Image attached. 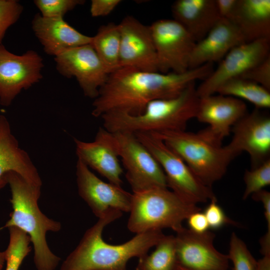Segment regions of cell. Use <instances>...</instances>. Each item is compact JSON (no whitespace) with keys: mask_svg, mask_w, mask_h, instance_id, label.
Segmentation results:
<instances>
[{"mask_svg":"<svg viewBox=\"0 0 270 270\" xmlns=\"http://www.w3.org/2000/svg\"><path fill=\"white\" fill-rule=\"evenodd\" d=\"M155 46L158 72H184L189 62L196 41L174 19H160L150 26Z\"/></svg>","mask_w":270,"mask_h":270,"instance_id":"9","label":"cell"},{"mask_svg":"<svg viewBox=\"0 0 270 270\" xmlns=\"http://www.w3.org/2000/svg\"><path fill=\"white\" fill-rule=\"evenodd\" d=\"M155 246L150 254L138 258L136 270H176L178 264L174 236L164 235Z\"/></svg>","mask_w":270,"mask_h":270,"instance_id":"26","label":"cell"},{"mask_svg":"<svg viewBox=\"0 0 270 270\" xmlns=\"http://www.w3.org/2000/svg\"><path fill=\"white\" fill-rule=\"evenodd\" d=\"M43 66V60L36 52L16 55L0 44V104L10 106L22 90L39 82Z\"/></svg>","mask_w":270,"mask_h":270,"instance_id":"10","label":"cell"},{"mask_svg":"<svg viewBox=\"0 0 270 270\" xmlns=\"http://www.w3.org/2000/svg\"><path fill=\"white\" fill-rule=\"evenodd\" d=\"M22 6L16 0H0V44L7 30L20 18Z\"/></svg>","mask_w":270,"mask_h":270,"instance_id":"31","label":"cell"},{"mask_svg":"<svg viewBox=\"0 0 270 270\" xmlns=\"http://www.w3.org/2000/svg\"><path fill=\"white\" fill-rule=\"evenodd\" d=\"M256 270H270V254L263 256L258 260Z\"/></svg>","mask_w":270,"mask_h":270,"instance_id":"38","label":"cell"},{"mask_svg":"<svg viewBox=\"0 0 270 270\" xmlns=\"http://www.w3.org/2000/svg\"><path fill=\"white\" fill-rule=\"evenodd\" d=\"M110 73L120 68V34L118 24L110 22L100 27L90 44Z\"/></svg>","mask_w":270,"mask_h":270,"instance_id":"24","label":"cell"},{"mask_svg":"<svg viewBox=\"0 0 270 270\" xmlns=\"http://www.w3.org/2000/svg\"><path fill=\"white\" fill-rule=\"evenodd\" d=\"M233 136L227 145L237 156L242 152L248 154L251 168L270 159V117L256 108L246 114L232 127Z\"/></svg>","mask_w":270,"mask_h":270,"instance_id":"15","label":"cell"},{"mask_svg":"<svg viewBox=\"0 0 270 270\" xmlns=\"http://www.w3.org/2000/svg\"><path fill=\"white\" fill-rule=\"evenodd\" d=\"M150 133L160 138L210 188L224 176L236 156L227 145L222 146L201 130L197 133L186 130Z\"/></svg>","mask_w":270,"mask_h":270,"instance_id":"5","label":"cell"},{"mask_svg":"<svg viewBox=\"0 0 270 270\" xmlns=\"http://www.w3.org/2000/svg\"><path fill=\"white\" fill-rule=\"evenodd\" d=\"M229 260L234 265V270H256L257 262L245 243L232 232L230 242Z\"/></svg>","mask_w":270,"mask_h":270,"instance_id":"28","label":"cell"},{"mask_svg":"<svg viewBox=\"0 0 270 270\" xmlns=\"http://www.w3.org/2000/svg\"><path fill=\"white\" fill-rule=\"evenodd\" d=\"M252 199L260 202L264 209V215L267 224V232L260 240L264 245L270 244V192L264 189L253 194Z\"/></svg>","mask_w":270,"mask_h":270,"instance_id":"34","label":"cell"},{"mask_svg":"<svg viewBox=\"0 0 270 270\" xmlns=\"http://www.w3.org/2000/svg\"><path fill=\"white\" fill-rule=\"evenodd\" d=\"M270 39L262 38L240 44L230 50L215 70L196 88L200 98L216 94L224 83L242 76L270 55Z\"/></svg>","mask_w":270,"mask_h":270,"instance_id":"11","label":"cell"},{"mask_svg":"<svg viewBox=\"0 0 270 270\" xmlns=\"http://www.w3.org/2000/svg\"><path fill=\"white\" fill-rule=\"evenodd\" d=\"M244 180L246 188L242 199L246 200L253 194L258 192L270 184V159L258 166L246 170Z\"/></svg>","mask_w":270,"mask_h":270,"instance_id":"29","label":"cell"},{"mask_svg":"<svg viewBox=\"0 0 270 270\" xmlns=\"http://www.w3.org/2000/svg\"><path fill=\"white\" fill-rule=\"evenodd\" d=\"M32 24L36 36L48 55L56 56L68 49L92 42V36L80 32L62 17L46 18L37 14Z\"/></svg>","mask_w":270,"mask_h":270,"instance_id":"21","label":"cell"},{"mask_svg":"<svg viewBox=\"0 0 270 270\" xmlns=\"http://www.w3.org/2000/svg\"><path fill=\"white\" fill-rule=\"evenodd\" d=\"M78 159L95 170L108 182L121 186L122 168L120 163L113 134L100 128L95 138L86 142L74 138Z\"/></svg>","mask_w":270,"mask_h":270,"instance_id":"18","label":"cell"},{"mask_svg":"<svg viewBox=\"0 0 270 270\" xmlns=\"http://www.w3.org/2000/svg\"><path fill=\"white\" fill-rule=\"evenodd\" d=\"M122 212L114 211L89 228L76 248L63 262L60 270H128L127 264L132 258H141L155 246L164 234L162 230L136 234L128 242L111 244L104 241V228L120 218Z\"/></svg>","mask_w":270,"mask_h":270,"instance_id":"2","label":"cell"},{"mask_svg":"<svg viewBox=\"0 0 270 270\" xmlns=\"http://www.w3.org/2000/svg\"><path fill=\"white\" fill-rule=\"evenodd\" d=\"M213 70L212 63L182 73L120 67L109 74L100 89L92 104V114L94 117L110 112L139 114L150 102L178 96L197 80L206 79Z\"/></svg>","mask_w":270,"mask_h":270,"instance_id":"1","label":"cell"},{"mask_svg":"<svg viewBox=\"0 0 270 270\" xmlns=\"http://www.w3.org/2000/svg\"><path fill=\"white\" fill-rule=\"evenodd\" d=\"M162 168L167 186L185 202L196 205L216 198L212 188L205 185L174 152L152 133H136Z\"/></svg>","mask_w":270,"mask_h":270,"instance_id":"7","label":"cell"},{"mask_svg":"<svg viewBox=\"0 0 270 270\" xmlns=\"http://www.w3.org/2000/svg\"><path fill=\"white\" fill-rule=\"evenodd\" d=\"M245 42L244 36L234 24L220 18L203 38L196 42L189 69L220 62L233 48Z\"/></svg>","mask_w":270,"mask_h":270,"instance_id":"19","label":"cell"},{"mask_svg":"<svg viewBox=\"0 0 270 270\" xmlns=\"http://www.w3.org/2000/svg\"><path fill=\"white\" fill-rule=\"evenodd\" d=\"M6 178L11 190L12 211L0 230L16 227L26 232L33 245L34 260L37 270H54L60 258L50 249L46 234L50 231L60 230V223L49 218L40 210L38 200L41 186L30 184L13 172L6 174Z\"/></svg>","mask_w":270,"mask_h":270,"instance_id":"3","label":"cell"},{"mask_svg":"<svg viewBox=\"0 0 270 270\" xmlns=\"http://www.w3.org/2000/svg\"><path fill=\"white\" fill-rule=\"evenodd\" d=\"M112 133L118 156L126 171V179L133 192L156 187L168 188L160 166L134 134Z\"/></svg>","mask_w":270,"mask_h":270,"instance_id":"8","label":"cell"},{"mask_svg":"<svg viewBox=\"0 0 270 270\" xmlns=\"http://www.w3.org/2000/svg\"><path fill=\"white\" fill-rule=\"evenodd\" d=\"M228 20L238 28L246 42L270 39V0H238Z\"/></svg>","mask_w":270,"mask_h":270,"instance_id":"23","label":"cell"},{"mask_svg":"<svg viewBox=\"0 0 270 270\" xmlns=\"http://www.w3.org/2000/svg\"><path fill=\"white\" fill-rule=\"evenodd\" d=\"M199 100L193 83L176 97L150 102L139 114L110 112L101 118L104 128L112 132L185 130L188 122L196 118Z\"/></svg>","mask_w":270,"mask_h":270,"instance_id":"4","label":"cell"},{"mask_svg":"<svg viewBox=\"0 0 270 270\" xmlns=\"http://www.w3.org/2000/svg\"><path fill=\"white\" fill-rule=\"evenodd\" d=\"M238 0H215L216 8L220 18L229 20Z\"/></svg>","mask_w":270,"mask_h":270,"instance_id":"37","label":"cell"},{"mask_svg":"<svg viewBox=\"0 0 270 270\" xmlns=\"http://www.w3.org/2000/svg\"><path fill=\"white\" fill-rule=\"evenodd\" d=\"M121 2L120 0H92L90 6V14L93 17L106 16Z\"/></svg>","mask_w":270,"mask_h":270,"instance_id":"35","label":"cell"},{"mask_svg":"<svg viewBox=\"0 0 270 270\" xmlns=\"http://www.w3.org/2000/svg\"><path fill=\"white\" fill-rule=\"evenodd\" d=\"M76 183L80 196L98 218L110 212H129L132 194L122 186L99 178L80 160L76 165Z\"/></svg>","mask_w":270,"mask_h":270,"instance_id":"13","label":"cell"},{"mask_svg":"<svg viewBox=\"0 0 270 270\" xmlns=\"http://www.w3.org/2000/svg\"><path fill=\"white\" fill-rule=\"evenodd\" d=\"M54 60L58 72L74 77L84 95L91 98L98 96L110 74L90 44L68 49Z\"/></svg>","mask_w":270,"mask_h":270,"instance_id":"12","label":"cell"},{"mask_svg":"<svg viewBox=\"0 0 270 270\" xmlns=\"http://www.w3.org/2000/svg\"><path fill=\"white\" fill-rule=\"evenodd\" d=\"M240 77L256 82L270 90V55Z\"/></svg>","mask_w":270,"mask_h":270,"instance_id":"33","label":"cell"},{"mask_svg":"<svg viewBox=\"0 0 270 270\" xmlns=\"http://www.w3.org/2000/svg\"><path fill=\"white\" fill-rule=\"evenodd\" d=\"M11 172L20 174L30 184L42 186L37 168L28 154L20 148L7 118L0 114V190L8 184L6 174Z\"/></svg>","mask_w":270,"mask_h":270,"instance_id":"20","label":"cell"},{"mask_svg":"<svg viewBox=\"0 0 270 270\" xmlns=\"http://www.w3.org/2000/svg\"><path fill=\"white\" fill-rule=\"evenodd\" d=\"M174 20L196 42L203 38L220 19L215 0H177L172 6Z\"/></svg>","mask_w":270,"mask_h":270,"instance_id":"22","label":"cell"},{"mask_svg":"<svg viewBox=\"0 0 270 270\" xmlns=\"http://www.w3.org/2000/svg\"><path fill=\"white\" fill-rule=\"evenodd\" d=\"M8 228L10 240L4 251L6 270H18L24 258L32 250L29 236L16 227Z\"/></svg>","mask_w":270,"mask_h":270,"instance_id":"27","label":"cell"},{"mask_svg":"<svg viewBox=\"0 0 270 270\" xmlns=\"http://www.w3.org/2000/svg\"><path fill=\"white\" fill-rule=\"evenodd\" d=\"M82 0H35L34 4L44 17H62L77 6L84 2Z\"/></svg>","mask_w":270,"mask_h":270,"instance_id":"30","label":"cell"},{"mask_svg":"<svg viewBox=\"0 0 270 270\" xmlns=\"http://www.w3.org/2000/svg\"><path fill=\"white\" fill-rule=\"evenodd\" d=\"M246 114V106L242 100L214 94L200 98L196 118L200 122L208 124L202 130L222 144L234 124Z\"/></svg>","mask_w":270,"mask_h":270,"instance_id":"17","label":"cell"},{"mask_svg":"<svg viewBox=\"0 0 270 270\" xmlns=\"http://www.w3.org/2000/svg\"><path fill=\"white\" fill-rule=\"evenodd\" d=\"M207 220L209 228L218 229L226 224L239 226V224L229 218L225 214L222 208L217 204L216 198L210 200L204 212Z\"/></svg>","mask_w":270,"mask_h":270,"instance_id":"32","label":"cell"},{"mask_svg":"<svg viewBox=\"0 0 270 270\" xmlns=\"http://www.w3.org/2000/svg\"><path fill=\"white\" fill-rule=\"evenodd\" d=\"M216 94L246 100L252 104L256 108H270V90L241 77L232 78L224 83L218 88Z\"/></svg>","mask_w":270,"mask_h":270,"instance_id":"25","label":"cell"},{"mask_svg":"<svg viewBox=\"0 0 270 270\" xmlns=\"http://www.w3.org/2000/svg\"><path fill=\"white\" fill-rule=\"evenodd\" d=\"M176 270H186V269L180 266L178 264L177 268H176Z\"/></svg>","mask_w":270,"mask_h":270,"instance_id":"40","label":"cell"},{"mask_svg":"<svg viewBox=\"0 0 270 270\" xmlns=\"http://www.w3.org/2000/svg\"><path fill=\"white\" fill-rule=\"evenodd\" d=\"M189 228L196 233H204L210 228L204 212L200 211L192 213L186 219Z\"/></svg>","mask_w":270,"mask_h":270,"instance_id":"36","label":"cell"},{"mask_svg":"<svg viewBox=\"0 0 270 270\" xmlns=\"http://www.w3.org/2000/svg\"><path fill=\"white\" fill-rule=\"evenodd\" d=\"M175 246L178 264L188 270H228V254L217 250L216 235L208 230L196 233L182 227L176 232Z\"/></svg>","mask_w":270,"mask_h":270,"instance_id":"14","label":"cell"},{"mask_svg":"<svg viewBox=\"0 0 270 270\" xmlns=\"http://www.w3.org/2000/svg\"><path fill=\"white\" fill-rule=\"evenodd\" d=\"M167 188L156 187L133 192L128 228L136 234L169 228L176 232L192 213L200 211Z\"/></svg>","mask_w":270,"mask_h":270,"instance_id":"6","label":"cell"},{"mask_svg":"<svg viewBox=\"0 0 270 270\" xmlns=\"http://www.w3.org/2000/svg\"><path fill=\"white\" fill-rule=\"evenodd\" d=\"M5 262V252H0V270H2L4 267Z\"/></svg>","mask_w":270,"mask_h":270,"instance_id":"39","label":"cell"},{"mask_svg":"<svg viewBox=\"0 0 270 270\" xmlns=\"http://www.w3.org/2000/svg\"><path fill=\"white\" fill-rule=\"evenodd\" d=\"M118 26L120 34V68L130 67L145 72H158L150 26L128 16Z\"/></svg>","mask_w":270,"mask_h":270,"instance_id":"16","label":"cell"}]
</instances>
